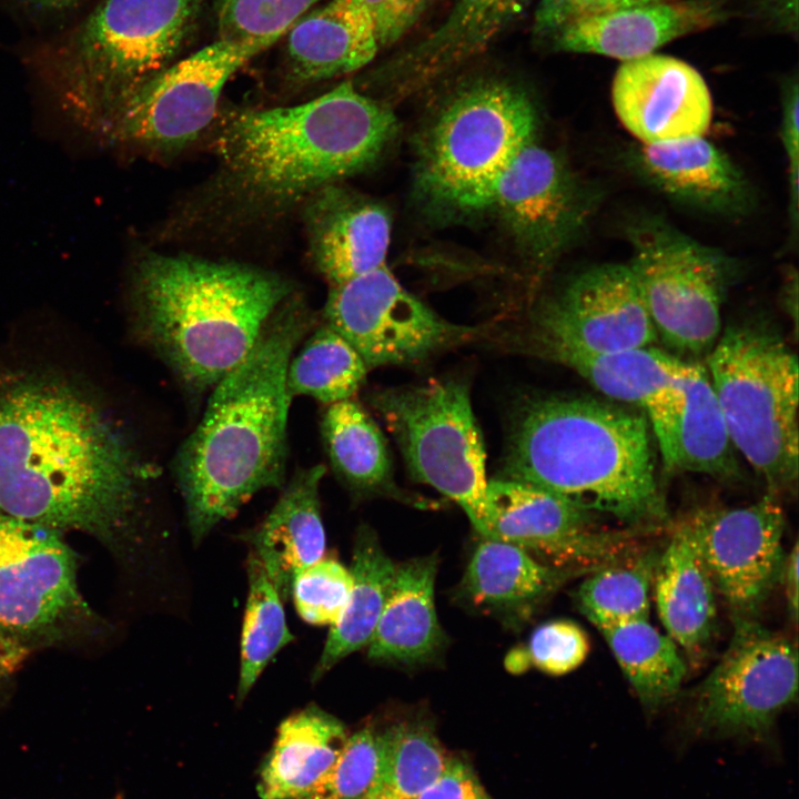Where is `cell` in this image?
Wrapping results in <instances>:
<instances>
[{"instance_id":"46","label":"cell","mask_w":799,"mask_h":799,"mask_svg":"<svg viewBox=\"0 0 799 799\" xmlns=\"http://www.w3.org/2000/svg\"><path fill=\"white\" fill-rule=\"evenodd\" d=\"M781 113V142L789 170H799V89L796 80L785 88Z\"/></svg>"},{"instance_id":"34","label":"cell","mask_w":799,"mask_h":799,"mask_svg":"<svg viewBox=\"0 0 799 799\" xmlns=\"http://www.w3.org/2000/svg\"><path fill=\"white\" fill-rule=\"evenodd\" d=\"M378 765L368 799H417L448 757L424 722L403 720L378 732Z\"/></svg>"},{"instance_id":"10","label":"cell","mask_w":799,"mask_h":799,"mask_svg":"<svg viewBox=\"0 0 799 799\" xmlns=\"http://www.w3.org/2000/svg\"><path fill=\"white\" fill-rule=\"evenodd\" d=\"M626 234L627 265L657 336L677 352L708 354L720 335L735 261L654 215L633 220Z\"/></svg>"},{"instance_id":"11","label":"cell","mask_w":799,"mask_h":799,"mask_svg":"<svg viewBox=\"0 0 799 799\" xmlns=\"http://www.w3.org/2000/svg\"><path fill=\"white\" fill-rule=\"evenodd\" d=\"M797 694L796 644L754 618H735L726 650L695 691L685 728L691 738L773 746L776 718Z\"/></svg>"},{"instance_id":"42","label":"cell","mask_w":799,"mask_h":799,"mask_svg":"<svg viewBox=\"0 0 799 799\" xmlns=\"http://www.w3.org/2000/svg\"><path fill=\"white\" fill-rule=\"evenodd\" d=\"M378 752V731L374 728L348 735L336 762L306 799H368Z\"/></svg>"},{"instance_id":"40","label":"cell","mask_w":799,"mask_h":799,"mask_svg":"<svg viewBox=\"0 0 799 799\" xmlns=\"http://www.w3.org/2000/svg\"><path fill=\"white\" fill-rule=\"evenodd\" d=\"M589 649L588 635L578 624L552 620L536 628L526 645L509 651L505 667L516 675L535 667L550 676H563L578 668Z\"/></svg>"},{"instance_id":"18","label":"cell","mask_w":799,"mask_h":799,"mask_svg":"<svg viewBox=\"0 0 799 799\" xmlns=\"http://www.w3.org/2000/svg\"><path fill=\"white\" fill-rule=\"evenodd\" d=\"M716 591L735 618H754L781 579L785 513L768 492L742 507H705L684 517Z\"/></svg>"},{"instance_id":"15","label":"cell","mask_w":799,"mask_h":799,"mask_svg":"<svg viewBox=\"0 0 799 799\" xmlns=\"http://www.w3.org/2000/svg\"><path fill=\"white\" fill-rule=\"evenodd\" d=\"M598 198L557 153L534 141L502 173L489 206L524 257L543 274L585 230Z\"/></svg>"},{"instance_id":"17","label":"cell","mask_w":799,"mask_h":799,"mask_svg":"<svg viewBox=\"0 0 799 799\" xmlns=\"http://www.w3.org/2000/svg\"><path fill=\"white\" fill-rule=\"evenodd\" d=\"M586 512L534 485L487 482L483 538L516 545L549 566L573 572L600 568L631 554L629 540L600 530Z\"/></svg>"},{"instance_id":"8","label":"cell","mask_w":799,"mask_h":799,"mask_svg":"<svg viewBox=\"0 0 799 799\" xmlns=\"http://www.w3.org/2000/svg\"><path fill=\"white\" fill-rule=\"evenodd\" d=\"M198 0H103L54 53L67 98L101 108L164 68Z\"/></svg>"},{"instance_id":"28","label":"cell","mask_w":799,"mask_h":799,"mask_svg":"<svg viewBox=\"0 0 799 799\" xmlns=\"http://www.w3.org/2000/svg\"><path fill=\"white\" fill-rule=\"evenodd\" d=\"M348 734L341 720L315 705L282 721L261 771L262 799H306L336 762Z\"/></svg>"},{"instance_id":"45","label":"cell","mask_w":799,"mask_h":799,"mask_svg":"<svg viewBox=\"0 0 799 799\" xmlns=\"http://www.w3.org/2000/svg\"><path fill=\"white\" fill-rule=\"evenodd\" d=\"M417 799H493L464 761L448 757L439 777Z\"/></svg>"},{"instance_id":"50","label":"cell","mask_w":799,"mask_h":799,"mask_svg":"<svg viewBox=\"0 0 799 799\" xmlns=\"http://www.w3.org/2000/svg\"><path fill=\"white\" fill-rule=\"evenodd\" d=\"M0 634H3V633L1 631V629H0ZM3 635H6V634H3ZM6 636H7V635H6Z\"/></svg>"},{"instance_id":"22","label":"cell","mask_w":799,"mask_h":799,"mask_svg":"<svg viewBox=\"0 0 799 799\" xmlns=\"http://www.w3.org/2000/svg\"><path fill=\"white\" fill-rule=\"evenodd\" d=\"M312 195L306 212L310 249L331 285L386 265L392 220L382 203L337 183Z\"/></svg>"},{"instance_id":"30","label":"cell","mask_w":799,"mask_h":799,"mask_svg":"<svg viewBox=\"0 0 799 799\" xmlns=\"http://www.w3.org/2000/svg\"><path fill=\"white\" fill-rule=\"evenodd\" d=\"M534 353L568 366L606 396L645 411L681 384L684 361L654 347L604 354L544 347Z\"/></svg>"},{"instance_id":"6","label":"cell","mask_w":799,"mask_h":799,"mask_svg":"<svg viewBox=\"0 0 799 799\" xmlns=\"http://www.w3.org/2000/svg\"><path fill=\"white\" fill-rule=\"evenodd\" d=\"M707 372L729 437L769 490H796L799 462L798 358L763 321L729 325Z\"/></svg>"},{"instance_id":"48","label":"cell","mask_w":799,"mask_h":799,"mask_svg":"<svg viewBox=\"0 0 799 799\" xmlns=\"http://www.w3.org/2000/svg\"><path fill=\"white\" fill-rule=\"evenodd\" d=\"M26 655V648L8 636L0 634V684L13 672Z\"/></svg>"},{"instance_id":"19","label":"cell","mask_w":799,"mask_h":799,"mask_svg":"<svg viewBox=\"0 0 799 799\" xmlns=\"http://www.w3.org/2000/svg\"><path fill=\"white\" fill-rule=\"evenodd\" d=\"M611 100L621 124L643 143L704 135L712 118L702 75L680 59L657 53L621 62Z\"/></svg>"},{"instance_id":"21","label":"cell","mask_w":799,"mask_h":799,"mask_svg":"<svg viewBox=\"0 0 799 799\" xmlns=\"http://www.w3.org/2000/svg\"><path fill=\"white\" fill-rule=\"evenodd\" d=\"M725 14L719 0H661L576 21L546 43L557 51L625 62L654 54L677 38L718 23Z\"/></svg>"},{"instance_id":"44","label":"cell","mask_w":799,"mask_h":799,"mask_svg":"<svg viewBox=\"0 0 799 799\" xmlns=\"http://www.w3.org/2000/svg\"><path fill=\"white\" fill-rule=\"evenodd\" d=\"M380 49L396 43L419 21L432 0H358Z\"/></svg>"},{"instance_id":"24","label":"cell","mask_w":799,"mask_h":799,"mask_svg":"<svg viewBox=\"0 0 799 799\" xmlns=\"http://www.w3.org/2000/svg\"><path fill=\"white\" fill-rule=\"evenodd\" d=\"M325 471L324 465L296 471L263 522L245 536L283 601L296 574L325 552L320 506Z\"/></svg>"},{"instance_id":"43","label":"cell","mask_w":799,"mask_h":799,"mask_svg":"<svg viewBox=\"0 0 799 799\" xmlns=\"http://www.w3.org/2000/svg\"><path fill=\"white\" fill-rule=\"evenodd\" d=\"M661 0H539L535 12V33L545 42L576 21Z\"/></svg>"},{"instance_id":"47","label":"cell","mask_w":799,"mask_h":799,"mask_svg":"<svg viewBox=\"0 0 799 799\" xmlns=\"http://www.w3.org/2000/svg\"><path fill=\"white\" fill-rule=\"evenodd\" d=\"M798 543H795L792 550L786 556L782 569V581L785 585L788 613L793 623L798 618Z\"/></svg>"},{"instance_id":"2","label":"cell","mask_w":799,"mask_h":799,"mask_svg":"<svg viewBox=\"0 0 799 799\" xmlns=\"http://www.w3.org/2000/svg\"><path fill=\"white\" fill-rule=\"evenodd\" d=\"M312 325L302 303L282 304L211 390L200 423L179 447L173 472L195 545L256 493L285 485L286 371Z\"/></svg>"},{"instance_id":"23","label":"cell","mask_w":799,"mask_h":799,"mask_svg":"<svg viewBox=\"0 0 799 799\" xmlns=\"http://www.w3.org/2000/svg\"><path fill=\"white\" fill-rule=\"evenodd\" d=\"M682 396L649 417L668 471L735 479L739 467L735 447L711 386L707 368L684 362Z\"/></svg>"},{"instance_id":"39","label":"cell","mask_w":799,"mask_h":799,"mask_svg":"<svg viewBox=\"0 0 799 799\" xmlns=\"http://www.w3.org/2000/svg\"><path fill=\"white\" fill-rule=\"evenodd\" d=\"M318 0H215L221 39L269 48Z\"/></svg>"},{"instance_id":"16","label":"cell","mask_w":799,"mask_h":799,"mask_svg":"<svg viewBox=\"0 0 799 799\" xmlns=\"http://www.w3.org/2000/svg\"><path fill=\"white\" fill-rule=\"evenodd\" d=\"M657 338L628 265L603 263L573 275L542 302L530 346L604 354L650 347Z\"/></svg>"},{"instance_id":"7","label":"cell","mask_w":799,"mask_h":799,"mask_svg":"<svg viewBox=\"0 0 799 799\" xmlns=\"http://www.w3.org/2000/svg\"><path fill=\"white\" fill-rule=\"evenodd\" d=\"M536 130L533 101L514 83L492 79L462 88L422 134L418 191L451 211L488 208L497 180Z\"/></svg>"},{"instance_id":"41","label":"cell","mask_w":799,"mask_h":799,"mask_svg":"<svg viewBox=\"0 0 799 799\" xmlns=\"http://www.w3.org/2000/svg\"><path fill=\"white\" fill-rule=\"evenodd\" d=\"M353 588L351 570L333 559H320L293 579L291 596L300 617L312 625H335Z\"/></svg>"},{"instance_id":"5","label":"cell","mask_w":799,"mask_h":799,"mask_svg":"<svg viewBox=\"0 0 799 799\" xmlns=\"http://www.w3.org/2000/svg\"><path fill=\"white\" fill-rule=\"evenodd\" d=\"M396 131L387 107L343 82L299 105L232 114L216 150L246 198L281 204L367 169Z\"/></svg>"},{"instance_id":"36","label":"cell","mask_w":799,"mask_h":799,"mask_svg":"<svg viewBox=\"0 0 799 799\" xmlns=\"http://www.w3.org/2000/svg\"><path fill=\"white\" fill-rule=\"evenodd\" d=\"M530 0H456L446 20L412 53L411 62L436 70L484 49Z\"/></svg>"},{"instance_id":"4","label":"cell","mask_w":799,"mask_h":799,"mask_svg":"<svg viewBox=\"0 0 799 799\" xmlns=\"http://www.w3.org/2000/svg\"><path fill=\"white\" fill-rule=\"evenodd\" d=\"M290 291L255 267L152 255L134 277L136 331L196 402L247 355Z\"/></svg>"},{"instance_id":"33","label":"cell","mask_w":799,"mask_h":799,"mask_svg":"<svg viewBox=\"0 0 799 799\" xmlns=\"http://www.w3.org/2000/svg\"><path fill=\"white\" fill-rule=\"evenodd\" d=\"M639 701L654 712L679 692L687 666L677 644L648 618L600 630Z\"/></svg>"},{"instance_id":"13","label":"cell","mask_w":799,"mask_h":799,"mask_svg":"<svg viewBox=\"0 0 799 799\" xmlns=\"http://www.w3.org/2000/svg\"><path fill=\"white\" fill-rule=\"evenodd\" d=\"M265 49L219 38L101 107L109 109L110 132L152 149L186 144L214 118L229 79Z\"/></svg>"},{"instance_id":"29","label":"cell","mask_w":799,"mask_h":799,"mask_svg":"<svg viewBox=\"0 0 799 799\" xmlns=\"http://www.w3.org/2000/svg\"><path fill=\"white\" fill-rule=\"evenodd\" d=\"M287 53L302 80L318 81L354 72L381 50L358 0H330L289 30Z\"/></svg>"},{"instance_id":"49","label":"cell","mask_w":799,"mask_h":799,"mask_svg":"<svg viewBox=\"0 0 799 799\" xmlns=\"http://www.w3.org/2000/svg\"><path fill=\"white\" fill-rule=\"evenodd\" d=\"M31 6L42 10H63L75 6L81 0H26Z\"/></svg>"},{"instance_id":"3","label":"cell","mask_w":799,"mask_h":799,"mask_svg":"<svg viewBox=\"0 0 799 799\" xmlns=\"http://www.w3.org/2000/svg\"><path fill=\"white\" fill-rule=\"evenodd\" d=\"M499 478L537 486L629 526L667 518L647 421L594 398L526 403L512 426Z\"/></svg>"},{"instance_id":"27","label":"cell","mask_w":799,"mask_h":799,"mask_svg":"<svg viewBox=\"0 0 799 799\" xmlns=\"http://www.w3.org/2000/svg\"><path fill=\"white\" fill-rule=\"evenodd\" d=\"M651 586L667 635L691 658L700 656L715 631L716 588L684 518L656 558Z\"/></svg>"},{"instance_id":"9","label":"cell","mask_w":799,"mask_h":799,"mask_svg":"<svg viewBox=\"0 0 799 799\" xmlns=\"http://www.w3.org/2000/svg\"><path fill=\"white\" fill-rule=\"evenodd\" d=\"M371 404L413 477L453 499L481 534L488 479L467 384L449 378L386 388Z\"/></svg>"},{"instance_id":"37","label":"cell","mask_w":799,"mask_h":799,"mask_svg":"<svg viewBox=\"0 0 799 799\" xmlns=\"http://www.w3.org/2000/svg\"><path fill=\"white\" fill-rule=\"evenodd\" d=\"M656 557L634 553L597 568L577 590L580 611L599 629L648 618Z\"/></svg>"},{"instance_id":"31","label":"cell","mask_w":799,"mask_h":799,"mask_svg":"<svg viewBox=\"0 0 799 799\" xmlns=\"http://www.w3.org/2000/svg\"><path fill=\"white\" fill-rule=\"evenodd\" d=\"M395 568L376 534L362 526L356 534L350 568L353 576L351 596L342 617L331 626L312 672L313 682L342 659L370 645L387 600Z\"/></svg>"},{"instance_id":"38","label":"cell","mask_w":799,"mask_h":799,"mask_svg":"<svg viewBox=\"0 0 799 799\" xmlns=\"http://www.w3.org/2000/svg\"><path fill=\"white\" fill-rule=\"evenodd\" d=\"M247 579L237 702H242L247 696L275 655L294 639L286 624L283 600L252 552L247 559Z\"/></svg>"},{"instance_id":"35","label":"cell","mask_w":799,"mask_h":799,"mask_svg":"<svg viewBox=\"0 0 799 799\" xmlns=\"http://www.w3.org/2000/svg\"><path fill=\"white\" fill-rule=\"evenodd\" d=\"M368 368L355 348L324 324L292 356L286 371L290 398L310 396L324 404L352 398Z\"/></svg>"},{"instance_id":"12","label":"cell","mask_w":799,"mask_h":799,"mask_svg":"<svg viewBox=\"0 0 799 799\" xmlns=\"http://www.w3.org/2000/svg\"><path fill=\"white\" fill-rule=\"evenodd\" d=\"M93 613L62 533L0 513V629L28 650L88 629Z\"/></svg>"},{"instance_id":"1","label":"cell","mask_w":799,"mask_h":799,"mask_svg":"<svg viewBox=\"0 0 799 799\" xmlns=\"http://www.w3.org/2000/svg\"><path fill=\"white\" fill-rule=\"evenodd\" d=\"M152 476L90 390L54 370L0 363V513L125 554Z\"/></svg>"},{"instance_id":"25","label":"cell","mask_w":799,"mask_h":799,"mask_svg":"<svg viewBox=\"0 0 799 799\" xmlns=\"http://www.w3.org/2000/svg\"><path fill=\"white\" fill-rule=\"evenodd\" d=\"M572 573L544 564L516 545L483 538L466 567L459 596L472 607L517 627L528 621Z\"/></svg>"},{"instance_id":"20","label":"cell","mask_w":799,"mask_h":799,"mask_svg":"<svg viewBox=\"0 0 799 799\" xmlns=\"http://www.w3.org/2000/svg\"><path fill=\"white\" fill-rule=\"evenodd\" d=\"M625 162L650 186L704 212L737 216L754 204L752 189L742 171L704 135L636 142L628 148Z\"/></svg>"},{"instance_id":"14","label":"cell","mask_w":799,"mask_h":799,"mask_svg":"<svg viewBox=\"0 0 799 799\" xmlns=\"http://www.w3.org/2000/svg\"><path fill=\"white\" fill-rule=\"evenodd\" d=\"M324 318L368 370L417 363L475 332L438 316L409 293L387 265L331 285Z\"/></svg>"},{"instance_id":"26","label":"cell","mask_w":799,"mask_h":799,"mask_svg":"<svg viewBox=\"0 0 799 799\" xmlns=\"http://www.w3.org/2000/svg\"><path fill=\"white\" fill-rule=\"evenodd\" d=\"M435 555L396 565L392 587L367 657L377 663L414 667L435 661L444 651L434 600Z\"/></svg>"},{"instance_id":"32","label":"cell","mask_w":799,"mask_h":799,"mask_svg":"<svg viewBox=\"0 0 799 799\" xmlns=\"http://www.w3.org/2000/svg\"><path fill=\"white\" fill-rule=\"evenodd\" d=\"M321 432L333 471L355 496L403 497L394 484L386 438L357 402L330 404Z\"/></svg>"}]
</instances>
